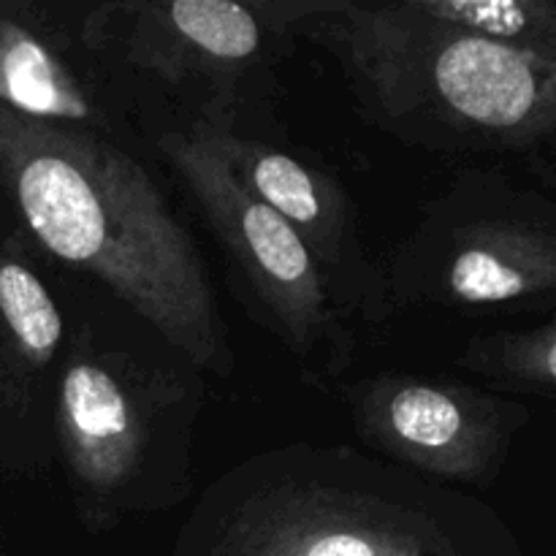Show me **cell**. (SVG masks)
<instances>
[{
	"label": "cell",
	"instance_id": "obj_1",
	"mask_svg": "<svg viewBox=\"0 0 556 556\" xmlns=\"http://www.w3.org/2000/svg\"><path fill=\"white\" fill-rule=\"evenodd\" d=\"M0 185L49 258L106 288L204 375L231 378L237 356L204 253L128 147L0 106Z\"/></svg>",
	"mask_w": 556,
	"mask_h": 556
},
{
	"label": "cell",
	"instance_id": "obj_2",
	"mask_svg": "<svg viewBox=\"0 0 556 556\" xmlns=\"http://www.w3.org/2000/svg\"><path fill=\"white\" fill-rule=\"evenodd\" d=\"M340 68L358 114L434 155H532L556 130V60L445 25L429 0H261Z\"/></svg>",
	"mask_w": 556,
	"mask_h": 556
},
{
	"label": "cell",
	"instance_id": "obj_3",
	"mask_svg": "<svg viewBox=\"0 0 556 556\" xmlns=\"http://www.w3.org/2000/svg\"><path fill=\"white\" fill-rule=\"evenodd\" d=\"M179 556H519L497 508L353 445L237 462L190 508Z\"/></svg>",
	"mask_w": 556,
	"mask_h": 556
},
{
	"label": "cell",
	"instance_id": "obj_4",
	"mask_svg": "<svg viewBox=\"0 0 556 556\" xmlns=\"http://www.w3.org/2000/svg\"><path fill=\"white\" fill-rule=\"evenodd\" d=\"M54 293L65 356L54 448L76 519L106 532L193 494L206 375L106 288L71 271Z\"/></svg>",
	"mask_w": 556,
	"mask_h": 556
},
{
	"label": "cell",
	"instance_id": "obj_5",
	"mask_svg": "<svg viewBox=\"0 0 556 556\" xmlns=\"http://www.w3.org/2000/svg\"><path fill=\"white\" fill-rule=\"evenodd\" d=\"M380 269L394 309L552 307L556 204L500 168H462L418 206L416 226Z\"/></svg>",
	"mask_w": 556,
	"mask_h": 556
},
{
	"label": "cell",
	"instance_id": "obj_6",
	"mask_svg": "<svg viewBox=\"0 0 556 556\" xmlns=\"http://www.w3.org/2000/svg\"><path fill=\"white\" fill-rule=\"evenodd\" d=\"M155 152L226 255L248 313L313 383L345 372L356 356V331L296 231L233 179L199 123L157 130Z\"/></svg>",
	"mask_w": 556,
	"mask_h": 556
},
{
	"label": "cell",
	"instance_id": "obj_7",
	"mask_svg": "<svg viewBox=\"0 0 556 556\" xmlns=\"http://www.w3.org/2000/svg\"><path fill=\"white\" fill-rule=\"evenodd\" d=\"M81 38L128 90L147 76L190 112L188 123L231 130L244 109L275 96L291 41L261 0H103L85 5Z\"/></svg>",
	"mask_w": 556,
	"mask_h": 556
},
{
	"label": "cell",
	"instance_id": "obj_8",
	"mask_svg": "<svg viewBox=\"0 0 556 556\" xmlns=\"http://www.w3.org/2000/svg\"><path fill=\"white\" fill-rule=\"evenodd\" d=\"M342 400L367 454L451 489L492 486L532 421L516 396L405 369L342 386Z\"/></svg>",
	"mask_w": 556,
	"mask_h": 556
},
{
	"label": "cell",
	"instance_id": "obj_9",
	"mask_svg": "<svg viewBox=\"0 0 556 556\" xmlns=\"http://www.w3.org/2000/svg\"><path fill=\"white\" fill-rule=\"evenodd\" d=\"M199 125L233 179L296 231L324 271L340 313L348 320L383 326L394 315V304L380 261L364 244L345 185L304 152L253 139L239 128Z\"/></svg>",
	"mask_w": 556,
	"mask_h": 556
},
{
	"label": "cell",
	"instance_id": "obj_10",
	"mask_svg": "<svg viewBox=\"0 0 556 556\" xmlns=\"http://www.w3.org/2000/svg\"><path fill=\"white\" fill-rule=\"evenodd\" d=\"M85 5L0 0V106L123 144L134 92L81 38Z\"/></svg>",
	"mask_w": 556,
	"mask_h": 556
},
{
	"label": "cell",
	"instance_id": "obj_11",
	"mask_svg": "<svg viewBox=\"0 0 556 556\" xmlns=\"http://www.w3.org/2000/svg\"><path fill=\"white\" fill-rule=\"evenodd\" d=\"M63 356V309L33 264L25 233L0 239V476L9 481H41L58 467Z\"/></svg>",
	"mask_w": 556,
	"mask_h": 556
},
{
	"label": "cell",
	"instance_id": "obj_12",
	"mask_svg": "<svg viewBox=\"0 0 556 556\" xmlns=\"http://www.w3.org/2000/svg\"><path fill=\"white\" fill-rule=\"evenodd\" d=\"M456 367L481 375L497 391L552 400L556 391V324L500 329L462 348Z\"/></svg>",
	"mask_w": 556,
	"mask_h": 556
}]
</instances>
